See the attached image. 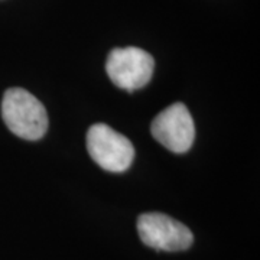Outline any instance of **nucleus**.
<instances>
[{
  "mask_svg": "<svg viewBox=\"0 0 260 260\" xmlns=\"http://www.w3.org/2000/svg\"><path fill=\"white\" fill-rule=\"evenodd\" d=\"M2 117L8 129L25 140H39L48 130L44 104L23 88H9L2 100Z\"/></svg>",
  "mask_w": 260,
  "mask_h": 260,
  "instance_id": "1",
  "label": "nucleus"
},
{
  "mask_svg": "<svg viewBox=\"0 0 260 260\" xmlns=\"http://www.w3.org/2000/svg\"><path fill=\"white\" fill-rule=\"evenodd\" d=\"M87 149L94 162L109 172H124L135 159L132 142L104 123L88 129Z\"/></svg>",
  "mask_w": 260,
  "mask_h": 260,
  "instance_id": "2",
  "label": "nucleus"
},
{
  "mask_svg": "<svg viewBox=\"0 0 260 260\" xmlns=\"http://www.w3.org/2000/svg\"><path fill=\"white\" fill-rule=\"evenodd\" d=\"M155 61L150 54L136 47L116 48L107 56L106 71L114 85L135 91L150 81Z\"/></svg>",
  "mask_w": 260,
  "mask_h": 260,
  "instance_id": "3",
  "label": "nucleus"
},
{
  "mask_svg": "<svg viewBox=\"0 0 260 260\" xmlns=\"http://www.w3.org/2000/svg\"><path fill=\"white\" fill-rule=\"evenodd\" d=\"M138 233L142 242L155 250L182 251L194 242V236L185 224L162 213L139 215Z\"/></svg>",
  "mask_w": 260,
  "mask_h": 260,
  "instance_id": "4",
  "label": "nucleus"
},
{
  "mask_svg": "<svg viewBox=\"0 0 260 260\" xmlns=\"http://www.w3.org/2000/svg\"><path fill=\"white\" fill-rule=\"evenodd\" d=\"M150 132L162 146L174 153L188 152L195 139L194 120L182 103H174L153 119Z\"/></svg>",
  "mask_w": 260,
  "mask_h": 260,
  "instance_id": "5",
  "label": "nucleus"
}]
</instances>
